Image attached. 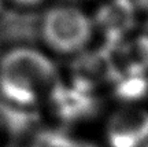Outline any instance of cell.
I'll return each mask as SVG.
<instances>
[{
  "mask_svg": "<svg viewBox=\"0 0 148 147\" xmlns=\"http://www.w3.org/2000/svg\"><path fill=\"white\" fill-rule=\"evenodd\" d=\"M58 83L55 63L36 48H11L0 58V98L12 107L44 105Z\"/></svg>",
  "mask_w": 148,
  "mask_h": 147,
  "instance_id": "obj_1",
  "label": "cell"
},
{
  "mask_svg": "<svg viewBox=\"0 0 148 147\" xmlns=\"http://www.w3.org/2000/svg\"><path fill=\"white\" fill-rule=\"evenodd\" d=\"M44 43L62 55L78 54L89 44L93 35V22L78 8L70 6L52 7L40 22Z\"/></svg>",
  "mask_w": 148,
  "mask_h": 147,
  "instance_id": "obj_2",
  "label": "cell"
},
{
  "mask_svg": "<svg viewBox=\"0 0 148 147\" xmlns=\"http://www.w3.org/2000/svg\"><path fill=\"white\" fill-rule=\"evenodd\" d=\"M106 147H143L148 142V109L123 103L108 113L103 125Z\"/></svg>",
  "mask_w": 148,
  "mask_h": 147,
  "instance_id": "obj_3",
  "label": "cell"
},
{
  "mask_svg": "<svg viewBox=\"0 0 148 147\" xmlns=\"http://www.w3.org/2000/svg\"><path fill=\"white\" fill-rule=\"evenodd\" d=\"M136 10L125 0H110L96 11L95 23L99 26L107 43H119L121 39L132 29Z\"/></svg>",
  "mask_w": 148,
  "mask_h": 147,
  "instance_id": "obj_4",
  "label": "cell"
},
{
  "mask_svg": "<svg viewBox=\"0 0 148 147\" xmlns=\"http://www.w3.org/2000/svg\"><path fill=\"white\" fill-rule=\"evenodd\" d=\"M32 147H96L89 142L66 133L59 132H47L37 137Z\"/></svg>",
  "mask_w": 148,
  "mask_h": 147,
  "instance_id": "obj_5",
  "label": "cell"
},
{
  "mask_svg": "<svg viewBox=\"0 0 148 147\" xmlns=\"http://www.w3.org/2000/svg\"><path fill=\"white\" fill-rule=\"evenodd\" d=\"M1 25L8 35L11 33V36L15 35L16 37H23L26 35H32L33 25H36V23L33 22V18L29 14L10 12V14L4 15Z\"/></svg>",
  "mask_w": 148,
  "mask_h": 147,
  "instance_id": "obj_6",
  "label": "cell"
},
{
  "mask_svg": "<svg viewBox=\"0 0 148 147\" xmlns=\"http://www.w3.org/2000/svg\"><path fill=\"white\" fill-rule=\"evenodd\" d=\"M126 3L132 6L134 10H145L148 8V0H125Z\"/></svg>",
  "mask_w": 148,
  "mask_h": 147,
  "instance_id": "obj_7",
  "label": "cell"
},
{
  "mask_svg": "<svg viewBox=\"0 0 148 147\" xmlns=\"http://www.w3.org/2000/svg\"><path fill=\"white\" fill-rule=\"evenodd\" d=\"M16 1L18 4H22V6H34V4H38L41 0H14Z\"/></svg>",
  "mask_w": 148,
  "mask_h": 147,
  "instance_id": "obj_8",
  "label": "cell"
},
{
  "mask_svg": "<svg viewBox=\"0 0 148 147\" xmlns=\"http://www.w3.org/2000/svg\"><path fill=\"white\" fill-rule=\"evenodd\" d=\"M4 131H5V128H4V125H3L1 120H0V146H1V143L4 140Z\"/></svg>",
  "mask_w": 148,
  "mask_h": 147,
  "instance_id": "obj_9",
  "label": "cell"
},
{
  "mask_svg": "<svg viewBox=\"0 0 148 147\" xmlns=\"http://www.w3.org/2000/svg\"><path fill=\"white\" fill-rule=\"evenodd\" d=\"M1 6H3V0H0V11H1Z\"/></svg>",
  "mask_w": 148,
  "mask_h": 147,
  "instance_id": "obj_10",
  "label": "cell"
},
{
  "mask_svg": "<svg viewBox=\"0 0 148 147\" xmlns=\"http://www.w3.org/2000/svg\"><path fill=\"white\" fill-rule=\"evenodd\" d=\"M143 147H148V142H147V143H145V144H144V146H143Z\"/></svg>",
  "mask_w": 148,
  "mask_h": 147,
  "instance_id": "obj_11",
  "label": "cell"
}]
</instances>
